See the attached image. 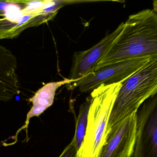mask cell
Returning a JSON list of instances; mask_svg holds the SVG:
<instances>
[{
	"label": "cell",
	"instance_id": "cell-1",
	"mask_svg": "<svg viewBox=\"0 0 157 157\" xmlns=\"http://www.w3.org/2000/svg\"><path fill=\"white\" fill-rule=\"evenodd\" d=\"M149 56H157V14L147 9L128 17L95 71L114 63Z\"/></svg>",
	"mask_w": 157,
	"mask_h": 157
},
{
	"label": "cell",
	"instance_id": "cell-2",
	"mask_svg": "<svg viewBox=\"0 0 157 157\" xmlns=\"http://www.w3.org/2000/svg\"><path fill=\"white\" fill-rule=\"evenodd\" d=\"M157 93V57L122 83L110 114L107 131L115 124L137 112L140 106Z\"/></svg>",
	"mask_w": 157,
	"mask_h": 157
},
{
	"label": "cell",
	"instance_id": "cell-3",
	"mask_svg": "<svg viewBox=\"0 0 157 157\" xmlns=\"http://www.w3.org/2000/svg\"><path fill=\"white\" fill-rule=\"evenodd\" d=\"M121 85L122 83L100 86L91 92L86 132L76 157H98L105 142L108 120Z\"/></svg>",
	"mask_w": 157,
	"mask_h": 157
},
{
	"label": "cell",
	"instance_id": "cell-4",
	"mask_svg": "<svg viewBox=\"0 0 157 157\" xmlns=\"http://www.w3.org/2000/svg\"><path fill=\"white\" fill-rule=\"evenodd\" d=\"M157 56H143L105 66L75 82L69 83L68 89L78 88L81 92L89 93L100 86L123 83Z\"/></svg>",
	"mask_w": 157,
	"mask_h": 157
},
{
	"label": "cell",
	"instance_id": "cell-5",
	"mask_svg": "<svg viewBox=\"0 0 157 157\" xmlns=\"http://www.w3.org/2000/svg\"><path fill=\"white\" fill-rule=\"evenodd\" d=\"M131 157H157V95L146 100L136 112V128Z\"/></svg>",
	"mask_w": 157,
	"mask_h": 157
},
{
	"label": "cell",
	"instance_id": "cell-6",
	"mask_svg": "<svg viewBox=\"0 0 157 157\" xmlns=\"http://www.w3.org/2000/svg\"><path fill=\"white\" fill-rule=\"evenodd\" d=\"M136 112L120 120L107 131L98 157H131L136 140Z\"/></svg>",
	"mask_w": 157,
	"mask_h": 157
},
{
	"label": "cell",
	"instance_id": "cell-7",
	"mask_svg": "<svg viewBox=\"0 0 157 157\" xmlns=\"http://www.w3.org/2000/svg\"><path fill=\"white\" fill-rule=\"evenodd\" d=\"M124 23H121L113 32L107 35L91 48L86 51L74 53L68 79L72 80V82H75L95 72L97 64L121 33L124 27Z\"/></svg>",
	"mask_w": 157,
	"mask_h": 157
},
{
	"label": "cell",
	"instance_id": "cell-8",
	"mask_svg": "<svg viewBox=\"0 0 157 157\" xmlns=\"http://www.w3.org/2000/svg\"><path fill=\"white\" fill-rule=\"evenodd\" d=\"M17 70L16 57L0 44V101H10L20 93Z\"/></svg>",
	"mask_w": 157,
	"mask_h": 157
},
{
	"label": "cell",
	"instance_id": "cell-9",
	"mask_svg": "<svg viewBox=\"0 0 157 157\" xmlns=\"http://www.w3.org/2000/svg\"><path fill=\"white\" fill-rule=\"evenodd\" d=\"M56 14V13L44 12L22 15L15 19H0V40L18 37L27 28L48 22Z\"/></svg>",
	"mask_w": 157,
	"mask_h": 157
},
{
	"label": "cell",
	"instance_id": "cell-10",
	"mask_svg": "<svg viewBox=\"0 0 157 157\" xmlns=\"http://www.w3.org/2000/svg\"><path fill=\"white\" fill-rule=\"evenodd\" d=\"M72 82V80L65 79L61 81L49 82L39 89L35 95L29 99V101L33 103V106L27 114L25 124L18 130L16 136L22 129H27L30 119L32 117L39 116L53 104L56 91L59 88Z\"/></svg>",
	"mask_w": 157,
	"mask_h": 157
},
{
	"label": "cell",
	"instance_id": "cell-11",
	"mask_svg": "<svg viewBox=\"0 0 157 157\" xmlns=\"http://www.w3.org/2000/svg\"><path fill=\"white\" fill-rule=\"evenodd\" d=\"M32 1L0 0V16L15 19L20 16L32 14L30 4Z\"/></svg>",
	"mask_w": 157,
	"mask_h": 157
},
{
	"label": "cell",
	"instance_id": "cell-12",
	"mask_svg": "<svg viewBox=\"0 0 157 157\" xmlns=\"http://www.w3.org/2000/svg\"><path fill=\"white\" fill-rule=\"evenodd\" d=\"M91 102L90 95L80 107L78 116L76 122V130L72 140L75 143L77 151L79 149L84 140L88 122V113Z\"/></svg>",
	"mask_w": 157,
	"mask_h": 157
},
{
	"label": "cell",
	"instance_id": "cell-13",
	"mask_svg": "<svg viewBox=\"0 0 157 157\" xmlns=\"http://www.w3.org/2000/svg\"><path fill=\"white\" fill-rule=\"evenodd\" d=\"M77 151L74 142L71 140L59 157H76Z\"/></svg>",
	"mask_w": 157,
	"mask_h": 157
}]
</instances>
